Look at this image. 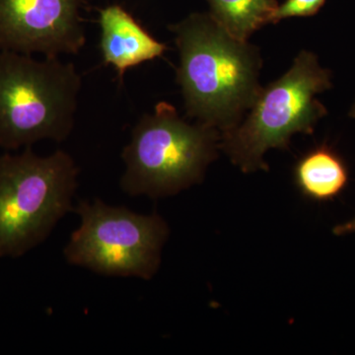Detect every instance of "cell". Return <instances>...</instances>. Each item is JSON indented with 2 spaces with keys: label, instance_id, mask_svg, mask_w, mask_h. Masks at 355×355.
<instances>
[{
  "label": "cell",
  "instance_id": "obj_2",
  "mask_svg": "<svg viewBox=\"0 0 355 355\" xmlns=\"http://www.w3.org/2000/svg\"><path fill=\"white\" fill-rule=\"evenodd\" d=\"M80 89L71 62L0 51V146L64 141L73 130Z\"/></svg>",
  "mask_w": 355,
  "mask_h": 355
},
{
  "label": "cell",
  "instance_id": "obj_12",
  "mask_svg": "<svg viewBox=\"0 0 355 355\" xmlns=\"http://www.w3.org/2000/svg\"><path fill=\"white\" fill-rule=\"evenodd\" d=\"M334 234L338 236L349 235L355 233V217L350 220L336 226L333 230Z\"/></svg>",
  "mask_w": 355,
  "mask_h": 355
},
{
  "label": "cell",
  "instance_id": "obj_7",
  "mask_svg": "<svg viewBox=\"0 0 355 355\" xmlns=\"http://www.w3.org/2000/svg\"><path fill=\"white\" fill-rule=\"evenodd\" d=\"M84 0H0V51L46 58L76 55L86 43Z\"/></svg>",
  "mask_w": 355,
  "mask_h": 355
},
{
  "label": "cell",
  "instance_id": "obj_5",
  "mask_svg": "<svg viewBox=\"0 0 355 355\" xmlns=\"http://www.w3.org/2000/svg\"><path fill=\"white\" fill-rule=\"evenodd\" d=\"M330 87V72L302 51L284 76L260 89L246 120L224 132V150L244 172L266 168L268 149L286 148L295 133H312L327 114L316 96Z\"/></svg>",
  "mask_w": 355,
  "mask_h": 355
},
{
  "label": "cell",
  "instance_id": "obj_8",
  "mask_svg": "<svg viewBox=\"0 0 355 355\" xmlns=\"http://www.w3.org/2000/svg\"><path fill=\"white\" fill-rule=\"evenodd\" d=\"M100 27L105 64L116 69L121 80L128 69L161 57L167 49L120 6L100 10Z\"/></svg>",
  "mask_w": 355,
  "mask_h": 355
},
{
  "label": "cell",
  "instance_id": "obj_11",
  "mask_svg": "<svg viewBox=\"0 0 355 355\" xmlns=\"http://www.w3.org/2000/svg\"><path fill=\"white\" fill-rule=\"evenodd\" d=\"M326 0H286L284 4L277 6L273 15L272 23L279 22L289 17H305L316 14L324 6Z\"/></svg>",
  "mask_w": 355,
  "mask_h": 355
},
{
  "label": "cell",
  "instance_id": "obj_3",
  "mask_svg": "<svg viewBox=\"0 0 355 355\" xmlns=\"http://www.w3.org/2000/svg\"><path fill=\"white\" fill-rule=\"evenodd\" d=\"M78 172L64 150L41 157L27 147L0 157V258L38 246L73 211Z\"/></svg>",
  "mask_w": 355,
  "mask_h": 355
},
{
  "label": "cell",
  "instance_id": "obj_6",
  "mask_svg": "<svg viewBox=\"0 0 355 355\" xmlns=\"http://www.w3.org/2000/svg\"><path fill=\"white\" fill-rule=\"evenodd\" d=\"M73 211L81 222L64 250L69 265L107 277L153 279L169 236L162 217L142 216L97 198L80 200Z\"/></svg>",
  "mask_w": 355,
  "mask_h": 355
},
{
  "label": "cell",
  "instance_id": "obj_10",
  "mask_svg": "<svg viewBox=\"0 0 355 355\" xmlns=\"http://www.w3.org/2000/svg\"><path fill=\"white\" fill-rule=\"evenodd\" d=\"M210 16L238 41L247 40L268 23H272L277 0H209Z\"/></svg>",
  "mask_w": 355,
  "mask_h": 355
},
{
  "label": "cell",
  "instance_id": "obj_4",
  "mask_svg": "<svg viewBox=\"0 0 355 355\" xmlns=\"http://www.w3.org/2000/svg\"><path fill=\"white\" fill-rule=\"evenodd\" d=\"M216 128L191 125L167 102L158 103L132 130L123 148L121 188L130 197H168L198 184L216 155Z\"/></svg>",
  "mask_w": 355,
  "mask_h": 355
},
{
  "label": "cell",
  "instance_id": "obj_13",
  "mask_svg": "<svg viewBox=\"0 0 355 355\" xmlns=\"http://www.w3.org/2000/svg\"><path fill=\"white\" fill-rule=\"evenodd\" d=\"M349 116H352V118H355V103L354 104V106L352 107V109H350Z\"/></svg>",
  "mask_w": 355,
  "mask_h": 355
},
{
  "label": "cell",
  "instance_id": "obj_9",
  "mask_svg": "<svg viewBox=\"0 0 355 355\" xmlns=\"http://www.w3.org/2000/svg\"><path fill=\"white\" fill-rule=\"evenodd\" d=\"M298 190L314 202H329L343 193L349 183L345 161L328 146H320L305 154L294 169Z\"/></svg>",
  "mask_w": 355,
  "mask_h": 355
},
{
  "label": "cell",
  "instance_id": "obj_1",
  "mask_svg": "<svg viewBox=\"0 0 355 355\" xmlns=\"http://www.w3.org/2000/svg\"><path fill=\"white\" fill-rule=\"evenodd\" d=\"M180 53L178 83L187 112L198 123L224 132L239 123L258 95L260 60L210 14H193L173 27Z\"/></svg>",
  "mask_w": 355,
  "mask_h": 355
}]
</instances>
